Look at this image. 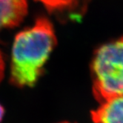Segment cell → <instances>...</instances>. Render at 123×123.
<instances>
[{
    "label": "cell",
    "mask_w": 123,
    "mask_h": 123,
    "mask_svg": "<svg viewBox=\"0 0 123 123\" xmlns=\"http://www.w3.org/2000/svg\"><path fill=\"white\" fill-rule=\"evenodd\" d=\"M5 74V62L3 59V56L2 53L0 51V83H1L3 76Z\"/></svg>",
    "instance_id": "8992f818"
},
{
    "label": "cell",
    "mask_w": 123,
    "mask_h": 123,
    "mask_svg": "<svg viewBox=\"0 0 123 123\" xmlns=\"http://www.w3.org/2000/svg\"><path fill=\"white\" fill-rule=\"evenodd\" d=\"M93 91L100 102L123 96V38L101 46L93 57Z\"/></svg>",
    "instance_id": "7a4b0ae2"
},
{
    "label": "cell",
    "mask_w": 123,
    "mask_h": 123,
    "mask_svg": "<svg viewBox=\"0 0 123 123\" xmlns=\"http://www.w3.org/2000/svg\"><path fill=\"white\" fill-rule=\"evenodd\" d=\"M60 123H71V122H60Z\"/></svg>",
    "instance_id": "ba28073f"
},
{
    "label": "cell",
    "mask_w": 123,
    "mask_h": 123,
    "mask_svg": "<svg viewBox=\"0 0 123 123\" xmlns=\"http://www.w3.org/2000/svg\"><path fill=\"white\" fill-rule=\"evenodd\" d=\"M28 13V0H0V31L19 25Z\"/></svg>",
    "instance_id": "3957f363"
},
{
    "label": "cell",
    "mask_w": 123,
    "mask_h": 123,
    "mask_svg": "<svg viewBox=\"0 0 123 123\" xmlns=\"http://www.w3.org/2000/svg\"><path fill=\"white\" fill-rule=\"evenodd\" d=\"M4 114H5V110L4 108L2 107V105L0 104V122L2 120V118L4 117Z\"/></svg>",
    "instance_id": "52a82bcc"
},
{
    "label": "cell",
    "mask_w": 123,
    "mask_h": 123,
    "mask_svg": "<svg viewBox=\"0 0 123 123\" xmlns=\"http://www.w3.org/2000/svg\"><path fill=\"white\" fill-rule=\"evenodd\" d=\"M56 45L54 26L45 16L38 17L32 27L17 33L11 51V84L18 87L36 85Z\"/></svg>",
    "instance_id": "6da1fadb"
},
{
    "label": "cell",
    "mask_w": 123,
    "mask_h": 123,
    "mask_svg": "<svg viewBox=\"0 0 123 123\" xmlns=\"http://www.w3.org/2000/svg\"><path fill=\"white\" fill-rule=\"evenodd\" d=\"M44 5L48 12L59 18L82 16L90 0H36Z\"/></svg>",
    "instance_id": "277c9868"
},
{
    "label": "cell",
    "mask_w": 123,
    "mask_h": 123,
    "mask_svg": "<svg viewBox=\"0 0 123 123\" xmlns=\"http://www.w3.org/2000/svg\"><path fill=\"white\" fill-rule=\"evenodd\" d=\"M91 118L93 123H123V96L102 102Z\"/></svg>",
    "instance_id": "5b68a950"
}]
</instances>
